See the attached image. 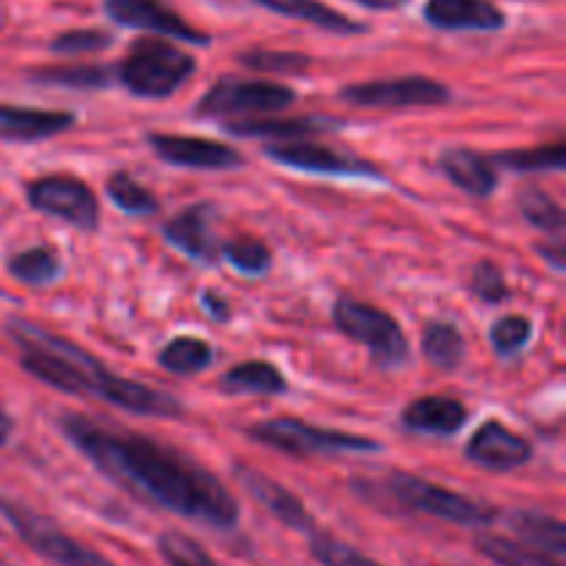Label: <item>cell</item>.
<instances>
[{"instance_id":"obj_40","label":"cell","mask_w":566,"mask_h":566,"mask_svg":"<svg viewBox=\"0 0 566 566\" xmlns=\"http://www.w3.org/2000/svg\"><path fill=\"white\" fill-rule=\"evenodd\" d=\"M202 304H205V310H208L210 318H216V321L230 318V302H227V298H221L219 293H205Z\"/></svg>"},{"instance_id":"obj_18","label":"cell","mask_w":566,"mask_h":566,"mask_svg":"<svg viewBox=\"0 0 566 566\" xmlns=\"http://www.w3.org/2000/svg\"><path fill=\"white\" fill-rule=\"evenodd\" d=\"M468 407L459 398L448 396L418 398V401H412L403 409V426L418 431V434H459L464 429V423H468Z\"/></svg>"},{"instance_id":"obj_10","label":"cell","mask_w":566,"mask_h":566,"mask_svg":"<svg viewBox=\"0 0 566 566\" xmlns=\"http://www.w3.org/2000/svg\"><path fill=\"white\" fill-rule=\"evenodd\" d=\"M296 103V92L271 81H235L221 77L202 99L199 114L205 116H238V114H271Z\"/></svg>"},{"instance_id":"obj_17","label":"cell","mask_w":566,"mask_h":566,"mask_svg":"<svg viewBox=\"0 0 566 566\" xmlns=\"http://www.w3.org/2000/svg\"><path fill=\"white\" fill-rule=\"evenodd\" d=\"M75 125L70 111H42L25 105H0V138L6 142H44Z\"/></svg>"},{"instance_id":"obj_12","label":"cell","mask_w":566,"mask_h":566,"mask_svg":"<svg viewBox=\"0 0 566 566\" xmlns=\"http://www.w3.org/2000/svg\"><path fill=\"white\" fill-rule=\"evenodd\" d=\"M160 160L182 169H205V171H227L243 164L241 153L221 142L193 136H169V133H153L147 138Z\"/></svg>"},{"instance_id":"obj_21","label":"cell","mask_w":566,"mask_h":566,"mask_svg":"<svg viewBox=\"0 0 566 566\" xmlns=\"http://www.w3.org/2000/svg\"><path fill=\"white\" fill-rule=\"evenodd\" d=\"M509 528L523 539V545H534L545 556L562 562L566 553V528L562 520L551 514L531 512V509H517L509 514Z\"/></svg>"},{"instance_id":"obj_34","label":"cell","mask_w":566,"mask_h":566,"mask_svg":"<svg viewBox=\"0 0 566 566\" xmlns=\"http://www.w3.org/2000/svg\"><path fill=\"white\" fill-rule=\"evenodd\" d=\"M221 254L227 258V263L232 269H238L241 274L258 276L265 274L271 269V249L265 247L263 241H254V238H238V241H230Z\"/></svg>"},{"instance_id":"obj_14","label":"cell","mask_w":566,"mask_h":566,"mask_svg":"<svg viewBox=\"0 0 566 566\" xmlns=\"http://www.w3.org/2000/svg\"><path fill=\"white\" fill-rule=\"evenodd\" d=\"M265 155L276 164L287 166V169L313 171V175H340V177H357L370 175L376 177L379 169L368 160H359L354 155H340L321 144H280V147H265Z\"/></svg>"},{"instance_id":"obj_13","label":"cell","mask_w":566,"mask_h":566,"mask_svg":"<svg viewBox=\"0 0 566 566\" xmlns=\"http://www.w3.org/2000/svg\"><path fill=\"white\" fill-rule=\"evenodd\" d=\"M468 459L484 470H495V473H506V470H517L531 462L534 448L523 434L503 426L501 420H486L473 440L468 442Z\"/></svg>"},{"instance_id":"obj_41","label":"cell","mask_w":566,"mask_h":566,"mask_svg":"<svg viewBox=\"0 0 566 566\" xmlns=\"http://www.w3.org/2000/svg\"><path fill=\"white\" fill-rule=\"evenodd\" d=\"M354 3L365 6V9H374V11H396V9H403L409 0H354Z\"/></svg>"},{"instance_id":"obj_8","label":"cell","mask_w":566,"mask_h":566,"mask_svg":"<svg viewBox=\"0 0 566 566\" xmlns=\"http://www.w3.org/2000/svg\"><path fill=\"white\" fill-rule=\"evenodd\" d=\"M451 88L423 75L390 77V81L354 83L340 92V99L359 108H437L451 103Z\"/></svg>"},{"instance_id":"obj_28","label":"cell","mask_w":566,"mask_h":566,"mask_svg":"<svg viewBox=\"0 0 566 566\" xmlns=\"http://www.w3.org/2000/svg\"><path fill=\"white\" fill-rule=\"evenodd\" d=\"M105 193H108L111 202L119 210L130 216H153L158 213V199L142 186V182L133 180L127 171H116L105 182Z\"/></svg>"},{"instance_id":"obj_27","label":"cell","mask_w":566,"mask_h":566,"mask_svg":"<svg viewBox=\"0 0 566 566\" xmlns=\"http://www.w3.org/2000/svg\"><path fill=\"white\" fill-rule=\"evenodd\" d=\"M9 274L14 276L17 282L31 287H44L61 274L59 258L50 252L48 247H33L25 249V252H17L14 258L9 260Z\"/></svg>"},{"instance_id":"obj_3","label":"cell","mask_w":566,"mask_h":566,"mask_svg":"<svg viewBox=\"0 0 566 566\" xmlns=\"http://www.w3.org/2000/svg\"><path fill=\"white\" fill-rule=\"evenodd\" d=\"M197 72L193 55L182 53L164 39H138L119 64V81L136 97L164 99L171 97L188 77Z\"/></svg>"},{"instance_id":"obj_29","label":"cell","mask_w":566,"mask_h":566,"mask_svg":"<svg viewBox=\"0 0 566 566\" xmlns=\"http://www.w3.org/2000/svg\"><path fill=\"white\" fill-rule=\"evenodd\" d=\"M492 164L509 166L514 171H564L566 147L562 142H556L534 149H514V153L495 155Z\"/></svg>"},{"instance_id":"obj_43","label":"cell","mask_w":566,"mask_h":566,"mask_svg":"<svg viewBox=\"0 0 566 566\" xmlns=\"http://www.w3.org/2000/svg\"><path fill=\"white\" fill-rule=\"evenodd\" d=\"M0 566H3V564H0Z\"/></svg>"},{"instance_id":"obj_30","label":"cell","mask_w":566,"mask_h":566,"mask_svg":"<svg viewBox=\"0 0 566 566\" xmlns=\"http://www.w3.org/2000/svg\"><path fill=\"white\" fill-rule=\"evenodd\" d=\"M517 208L525 216V221L534 224L536 230L556 232V235L564 232V210L551 193L539 191V188H525V191L517 193Z\"/></svg>"},{"instance_id":"obj_9","label":"cell","mask_w":566,"mask_h":566,"mask_svg":"<svg viewBox=\"0 0 566 566\" xmlns=\"http://www.w3.org/2000/svg\"><path fill=\"white\" fill-rule=\"evenodd\" d=\"M28 202L39 213L66 221L77 230H97L99 224L97 197L86 182L75 180V177H39L36 182L28 186Z\"/></svg>"},{"instance_id":"obj_1","label":"cell","mask_w":566,"mask_h":566,"mask_svg":"<svg viewBox=\"0 0 566 566\" xmlns=\"http://www.w3.org/2000/svg\"><path fill=\"white\" fill-rule=\"evenodd\" d=\"M66 440L130 495L216 531L238 525V503L213 473L149 437L114 431L81 415H64Z\"/></svg>"},{"instance_id":"obj_16","label":"cell","mask_w":566,"mask_h":566,"mask_svg":"<svg viewBox=\"0 0 566 566\" xmlns=\"http://www.w3.org/2000/svg\"><path fill=\"white\" fill-rule=\"evenodd\" d=\"M423 17L440 31H501L506 14L492 0H426Z\"/></svg>"},{"instance_id":"obj_36","label":"cell","mask_w":566,"mask_h":566,"mask_svg":"<svg viewBox=\"0 0 566 566\" xmlns=\"http://www.w3.org/2000/svg\"><path fill=\"white\" fill-rule=\"evenodd\" d=\"M243 66L260 72H302L310 66V55L287 53V50H249L238 55Z\"/></svg>"},{"instance_id":"obj_38","label":"cell","mask_w":566,"mask_h":566,"mask_svg":"<svg viewBox=\"0 0 566 566\" xmlns=\"http://www.w3.org/2000/svg\"><path fill=\"white\" fill-rule=\"evenodd\" d=\"M490 340L497 354H517L531 340V321L523 315H506V318L495 321Z\"/></svg>"},{"instance_id":"obj_39","label":"cell","mask_w":566,"mask_h":566,"mask_svg":"<svg viewBox=\"0 0 566 566\" xmlns=\"http://www.w3.org/2000/svg\"><path fill=\"white\" fill-rule=\"evenodd\" d=\"M470 285H473L475 296H479L481 302H486V304H501V302H506V298H509L506 276H503V271L497 269L492 260H484V263L475 265Z\"/></svg>"},{"instance_id":"obj_32","label":"cell","mask_w":566,"mask_h":566,"mask_svg":"<svg viewBox=\"0 0 566 566\" xmlns=\"http://www.w3.org/2000/svg\"><path fill=\"white\" fill-rule=\"evenodd\" d=\"M158 551L169 566H219L199 542L180 534V531H166V534H160Z\"/></svg>"},{"instance_id":"obj_33","label":"cell","mask_w":566,"mask_h":566,"mask_svg":"<svg viewBox=\"0 0 566 566\" xmlns=\"http://www.w3.org/2000/svg\"><path fill=\"white\" fill-rule=\"evenodd\" d=\"M227 130L235 136H315L326 130V122L318 119H269V122H230Z\"/></svg>"},{"instance_id":"obj_37","label":"cell","mask_w":566,"mask_h":566,"mask_svg":"<svg viewBox=\"0 0 566 566\" xmlns=\"http://www.w3.org/2000/svg\"><path fill=\"white\" fill-rule=\"evenodd\" d=\"M114 36L99 28H83V31H66L50 42V50L59 55H81V53H97V50L111 48Z\"/></svg>"},{"instance_id":"obj_4","label":"cell","mask_w":566,"mask_h":566,"mask_svg":"<svg viewBox=\"0 0 566 566\" xmlns=\"http://www.w3.org/2000/svg\"><path fill=\"white\" fill-rule=\"evenodd\" d=\"M249 437L260 446L276 448L291 457H335V453H376L381 451L379 442L370 437L346 434V431L315 429L293 418L265 420L249 429Z\"/></svg>"},{"instance_id":"obj_6","label":"cell","mask_w":566,"mask_h":566,"mask_svg":"<svg viewBox=\"0 0 566 566\" xmlns=\"http://www.w3.org/2000/svg\"><path fill=\"white\" fill-rule=\"evenodd\" d=\"M0 514L14 525V531L20 534V539L31 547L33 553H39L42 558H48L50 564L59 566H116L111 558L99 556L92 547H86L83 542H77L75 536H70L66 531H61L53 520L42 517V514L31 512V509L20 506V503H11L6 497H0Z\"/></svg>"},{"instance_id":"obj_2","label":"cell","mask_w":566,"mask_h":566,"mask_svg":"<svg viewBox=\"0 0 566 566\" xmlns=\"http://www.w3.org/2000/svg\"><path fill=\"white\" fill-rule=\"evenodd\" d=\"M9 337L22 348V368L55 390L72 392V396L92 392L94 398H103L114 407L136 415H153V418H180L182 415V403L175 396L138 385V381L119 379L86 348L53 335L44 326L25 318H11Z\"/></svg>"},{"instance_id":"obj_25","label":"cell","mask_w":566,"mask_h":566,"mask_svg":"<svg viewBox=\"0 0 566 566\" xmlns=\"http://www.w3.org/2000/svg\"><path fill=\"white\" fill-rule=\"evenodd\" d=\"M160 368L177 376H197L213 365V348L199 337H175L158 354Z\"/></svg>"},{"instance_id":"obj_23","label":"cell","mask_w":566,"mask_h":566,"mask_svg":"<svg viewBox=\"0 0 566 566\" xmlns=\"http://www.w3.org/2000/svg\"><path fill=\"white\" fill-rule=\"evenodd\" d=\"M221 390L230 396H280L287 390V381L271 363H241L221 376Z\"/></svg>"},{"instance_id":"obj_22","label":"cell","mask_w":566,"mask_h":566,"mask_svg":"<svg viewBox=\"0 0 566 566\" xmlns=\"http://www.w3.org/2000/svg\"><path fill=\"white\" fill-rule=\"evenodd\" d=\"M254 3L265 6V9L276 11V14L293 17V20H304L310 25L321 28L329 33H365L368 25L365 22L352 20V17L340 14L332 6L321 3V0H254Z\"/></svg>"},{"instance_id":"obj_11","label":"cell","mask_w":566,"mask_h":566,"mask_svg":"<svg viewBox=\"0 0 566 566\" xmlns=\"http://www.w3.org/2000/svg\"><path fill=\"white\" fill-rule=\"evenodd\" d=\"M103 11L116 22V25L136 28V31L160 33V36L180 39L191 44H210V36L205 31H197L188 25L180 14L166 9L160 0H105Z\"/></svg>"},{"instance_id":"obj_20","label":"cell","mask_w":566,"mask_h":566,"mask_svg":"<svg viewBox=\"0 0 566 566\" xmlns=\"http://www.w3.org/2000/svg\"><path fill=\"white\" fill-rule=\"evenodd\" d=\"M440 169L453 186L468 191L470 197H490L497 188V171L492 158H484L475 149H448L440 158Z\"/></svg>"},{"instance_id":"obj_42","label":"cell","mask_w":566,"mask_h":566,"mask_svg":"<svg viewBox=\"0 0 566 566\" xmlns=\"http://www.w3.org/2000/svg\"><path fill=\"white\" fill-rule=\"evenodd\" d=\"M11 431H14V420H11V415L6 412V407H3V403H0V448H3L6 442H9Z\"/></svg>"},{"instance_id":"obj_24","label":"cell","mask_w":566,"mask_h":566,"mask_svg":"<svg viewBox=\"0 0 566 566\" xmlns=\"http://www.w3.org/2000/svg\"><path fill=\"white\" fill-rule=\"evenodd\" d=\"M481 556L490 558L497 566H564L558 558L545 556V553L534 551V547L523 545V542L506 539L497 534H479L475 539Z\"/></svg>"},{"instance_id":"obj_19","label":"cell","mask_w":566,"mask_h":566,"mask_svg":"<svg viewBox=\"0 0 566 566\" xmlns=\"http://www.w3.org/2000/svg\"><path fill=\"white\" fill-rule=\"evenodd\" d=\"M210 213L213 210L208 205H197V208L182 210L180 216L169 221L164 227V238L175 249H180L186 258L202 260V263H213L219 258V249H216L213 230H210Z\"/></svg>"},{"instance_id":"obj_15","label":"cell","mask_w":566,"mask_h":566,"mask_svg":"<svg viewBox=\"0 0 566 566\" xmlns=\"http://www.w3.org/2000/svg\"><path fill=\"white\" fill-rule=\"evenodd\" d=\"M235 481L243 486V492H247L249 497H254L265 512L274 514V517L280 520V523H285L287 528H313V517H310L307 506H304L287 486L276 484L271 475L260 473V470L249 468V464H235Z\"/></svg>"},{"instance_id":"obj_31","label":"cell","mask_w":566,"mask_h":566,"mask_svg":"<svg viewBox=\"0 0 566 566\" xmlns=\"http://www.w3.org/2000/svg\"><path fill=\"white\" fill-rule=\"evenodd\" d=\"M33 81L44 86H64V88H103L108 83V70L92 64L81 66H50V70L33 72Z\"/></svg>"},{"instance_id":"obj_7","label":"cell","mask_w":566,"mask_h":566,"mask_svg":"<svg viewBox=\"0 0 566 566\" xmlns=\"http://www.w3.org/2000/svg\"><path fill=\"white\" fill-rule=\"evenodd\" d=\"M387 490L392 492V497L401 506L437 520H448V523L486 525L495 520V512L486 509L484 503L470 501V497L446 490V486L429 484V481L418 479V475L392 473L390 481H387Z\"/></svg>"},{"instance_id":"obj_26","label":"cell","mask_w":566,"mask_h":566,"mask_svg":"<svg viewBox=\"0 0 566 566\" xmlns=\"http://www.w3.org/2000/svg\"><path fill=\"white\" fill-rule=\"evenodd\" d=\"M464 337L459 326L453 324H429L423 332V354L434 368L440 370H457L464 363Z\"/></svg>"},{"instance_id":"obj_5","label":"cell","mask_w":566,"mask_h":566,"mask_svg":"<svg viewBox=\"0 0 566 566\" xmlns=\"http://www.w3.org/2000/svg\"><path fill=\"white\" fill-rule=\"evenodd\" d=\"M335 324L337 329L354 343L368 348L374 359L385 368L407 363L409 343L392 315L381 313L374 304L357 302V298H340L335 304Z\"/></svg>"},{"instance_id":"obj_35","label":"cell","mask_w":566,"mask_h":566,"mask_svg":"<svg viewBox=\"0 0 566 566\" xmlns=\"http://www.w3.org/2000/svg\"><path fill=\"white\" fill-rule=\"evenodd\" d=\"M310 553L321 566H381L374 558L363 556L357 547L346 545V542L335 539L329 534H315L310 539Z\"/></svg>"}]
</instances>
